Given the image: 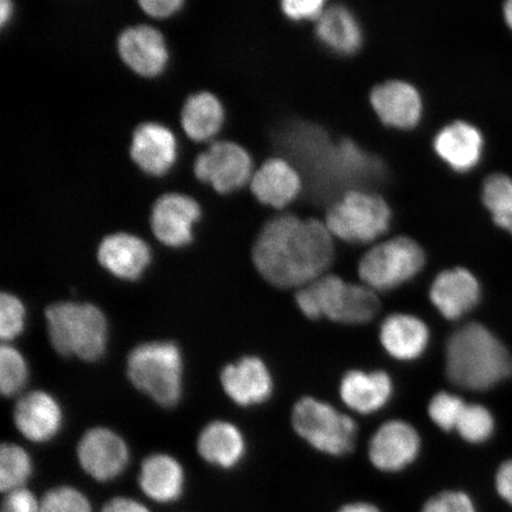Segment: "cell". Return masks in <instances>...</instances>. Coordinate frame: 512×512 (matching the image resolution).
I'll return each instance as SVG.
<instances>
[{"label":"cell","mask_w":512,"mask_h":512,"mask_svg":"<svg viewBox=\"0 0 512 512\" xmlns=\"http://www.w3.org/2000/svg\"><path fill=\"white\" fill-rule=\"evenodd\" d=\"M98 259L101 266L115 277L137 280L150 265L151 251L138 236L118 233L102 240Z\"/></svg>","instance_id":"cell-18"},{"label":"cell","mask_w":512,"mask_h":512,"mask_svg":"<svg viewBox=\"0 0 512 512\" xmlns=\"http://www.w3.org/2000/svg\"><path fill=\"white\" fill-rule=\"evenodd\" d=\"M430 298L446 319L458 320L479 303L480 286L475 275L457 267L438 274L431 286Z\"/></svg>","instance_id":"cell-14"},{"label":"cell","mask_w":512,"mask_h":512,"mask_svg":"<svg viewBox=\"0 0 512 512\" xmlns=\"http://www.w3.org/2000/svg\"><path fill=\"white\" fill-rule=\"evenodd\" d=\"M294 431L316 450L341 457L354 450L357 426L328 403L303 398L293 408Z\"/></svg>","instance_id":"cell-6"},{"label":"cell","mask_w":512,"mask_h":512,"mask_svg":"<svg viewBox=\"0 0 512 512\" xmlns=\"http://www.w3.org/2000/svg\"><path fill=\"white\" fill-rule=\"evenodd\" d=\"M198 453L209 464L232 469L245 454V440L232 424L215 421L202 431L198 438Z\"/></svg>","instance_id":"cell-25"},{"label":"cell","mask_w":512,"mask_h":512,"mask_svg":"<svg viewBox=\"0 0 512 512\" xmlns=\"http://www.w3.org/2000/svg\"><path fill=\"white\" fill-rule=\"evenodd\" d=\"M224 392L240 406L258 405L270 399L273 381L266 364L258 357L248 356L223 369Z\"/></svg>","instance_id":"cell-15"},{"label":"cell","mask_w":512,"mask_h":512,"mask_svg":"<svg viewBox=\"0 0 512 512\" xmlns=\"http://www.w3.org/2000/svg\"><path fill=\"white\" fill-rule=\"evenodd\" d=\"M504 16L507 19L509 27L512 29V0L504 5Z\"/></svg>","instance_id":"cell-43"},{"label":"cell","mask_w":512,"mask_h":512,"mask_svg":"<svg viewBox=\"0 0 512 512\" xmlns=\"http://www.w3.org/2000/svg\"><path fill=\"white\" fill-rule=\"evenodd\" d=\"M336 512H383L376 504L366 501L350 502L342 505Z\"/></svg>","instance_id":"cell-41"},{"label":"cell","mask_w":512,"mask_h":512,"mask_svg":"<svg viewBox=\"0 0 512 512\" xmlns=\"http://www.w3.org/2000/svg\"><path fill=\"white\" fill-rule=\"evenodd\" d=\"M31 475L29 454L17 445L5 444L0 451V490L22 489Z\"/></svg>","instance_id":"cell-29"},{"label":"cell","mask_w":512,"mask_h":512,"mask_svg":"<svg viewBox=\"0 0 512 512\" xmlns=\"http://www.w3.org/2000/svg\"><path fill=\"white\" fill-rule=\"evenodd\" d=\"M139 485L144 494L158 503H171L181 497L184 472L176 459L166 454L147 457L140 471Z\"/></svg>","instance_id":"cell-24"},{"label":"cell","mask_w":512,"mask_h":512,"mask_svg":"<svg viewBox=\"0 0 512 512\" xmlns=\"http://www.w3.org/2000/svg\"><path fill=\"white\" fill-rule=\"evenodd\" d=\"M334 260L326 224L286 214L268 221L253 248L256 270L280 288H303L325 275Z\"/></svg>","instance_id":"cell-1"},{"label":"cell","mask_w":512,"mask_h":512,"mask_svg":"<svg viewBox=\"0 0 512 512\" xmlns=\"http://www.w3.org/2000/svg\"><path fill=\"white\" fill-rule=\"evenodd\" d=\"M495 484L499 497L512 507V459L499 466Z\"/></svg>","instance_id":"cell-39"},{"label":"cell","mask_w":512,"mask_h":512,"mask_svg":"<svg viewBox=\"0 0 512 512\" xmlns=\"http://www.w3.org/2000/svg\"><path fill=\"white\" fill-rule=\"evenodd\" d=\"M0 512H41V507L35 495L22 488L6 494Z\"/></svg>","instance_id":"cell-37"},{"label":"cell","mask_w":512,"mask_h":512,"mask_svg":"<svg viewBox=\"0 0 512 512\" xmlns=\"http://www.w3.org/2000/svg\"><path fill=\"white\" fill-rule=\"evenodd\" d=\"M370 100L383 124L407 130L419 123L422 112L420 94L407 82L381 83L371 92Z\"/></svg>","instance_id":"cell-16"},{"label":"cell","mask_w":512,"mask_h":512,"mask_svg":"<svg viewBox=\"0 0 512 512\" xmlns=\"http://www.w3.org/2000/svg\"><path fill=\"white\" fill-rule=\"evenodd\" d=\"M102 512H150L142 503L125 497H117L108 502Z\"/></svg>","instance_id":"cell-40"},{"label":"cell","mask_w":512,"mask_h":512,"mask_svg":"<svg viewBox=\"0 0 512 512\" xmlns=\"http://www.w3.org/2000/svg\"><path fill=\"white\" fill-rule=\"evenodd\" d=\"M200 217L201 208L194 198L166 194L158 198L152 209L153 234L165 246H187L192 240V227Z\"/></svg>","instance_id":"cell-12"},{"label":"cell","mask_w":512,"mask_h":512,"mask_svg":"<svg viewBox=\"0 0 512 512\" xmlns=\"http://www.w3.org/2000/svg\"><path fill=\"white\" fill-rule=\"evenodd\" d=\"M51 344L63 356L98 361L107 342V322L92 304L57 303L46 310Z\"/></svg>","instance_id":"cell-4"},{"label":"cell","mask_w":512,"mask_h":512,"mask_svg":"<svg viewBox=\"0 0 512 512\" xmlns=\"http://www.w3.org/2000/svg\"><path fill=\"white\" fill-rule=\"evenodd\" d=\"M11 14L12 4L10 2H6V0H2V2H0V23L5 25V23L9 21Z\"/></svg>","instance_id":"cell-42"},{"label":"cell","mask_w":512,"mask_h":512,"mask_svg":"<svg viewBox=\"0 0 512 512\" xmlns=\"http://www.w3.org/2000/svg\"><path fill=\"white\" fill-rule=\"evenodd\" d=\"M284 14L296 21L318 19L325 10L323 0H285L281 3Z\"/></svg>","instance_id":"cell-36"},{"label":"cell","mask_w":512,"mask_h":512,"mask_svg":"<svg viewBox=\"0 0 512 512\" xmlns=\"http://www.w3.org/2000/svg\"><path fill=\"white\" fill-rule=\"evenodd\" d=\"M465 405L466 403L459 396L441 392L435 395L430 402L428 414L441 430L450 432L456 430Z\"/></svg>","instance_id":"cell-32"},{"label":"cell","mask_w":512,"mask_h":512,"mask_svg":"<svg viewBox=\"0 0 512 512\" xmlns=\"http://www.w3.org/2000/svg\"><path fill=\"white\" fill-rule=\"evenodd\" d=\"M380 339L384 350L396 360L414 361L426 351L430 330L419 318L395 313L383 320Z\"/></svg>","instance_id":"cell-21"},{"label":"cell","mask_w":512,"mask_h":512,"mask_svg":"<svg viewBox=\"0 0 512 512\" xmlns=\"http://www.w3.org/2000/svg\"><path fill=\"white\" fill-rule=\"evenodd\" d=\"M316 34L325 46L341 54L354 53L361 46L360 25L342 5L330 6L317 19Z\"/></svg>","instance_id":"cell-26"},{"label":"cell","mask_w":512,"mask_h":512,"mask_svg":"<svg viewBox=\"0 0 512 512\" xmlns=\"http://www.w3.org/2000/svg\"><path fill=\"white\" fill-rule=\"evenodd\" d=\"M420 512H478V509L466 492L445 490L428 498Z\"/></svg>","instance_id":"cell-35"},{"label":"cell","mask_w":512,"mask_h":512,"mask_svg":"<svg viewBox=\"0 0 512 512\" xmlns=\"http://www.w3.org/2000/svg\"><path fill=\"white\" fill-rule=\"evenodd\" d=\"M425 253L406 236L390 239L370 249L358 266L364 285L374 291H389L407 283L425 266Z\"/></svg>","instance_id":"cell-8"},{"label":"cell","mask_w":512,"mask_h":512,"mask_svg":"<svg viewBox=\"0 0 512 512\" xmlns=\"http://www.w3.org/2000/svg\"><path fill=\"white\" fill-rule=\"evenodd\" d=\"M28 380L27 363L21 352L11 345L3 344L0 349V389L5 396L21 392Z\"/></svg>","instance_id":"cell-31"},{"label":"cell","mask_w":512,"mask_h":512,"mask_svg":"<svg viewBox=\"0 0 512 512\" xmlns=\"http://www.w3.org/2000/svg\"><path fill=\"white\" fill-rule=\"evenodd\" d=\"M483 137L475 126L456 121L447 125L434 140V149L457 171L471 170L482 157Z\"/></svg>","instance_id":"cell-23"},{"label":"cell","mask_w":512,"mask_h":512,"mask_svg":"<svg viewBox=\"0 0 512 512\" xmlns=\"http://www.w3.org/2000/svg\"><path fill=\"white\" fill-rule=\"evenodd\" d=\"M253 163L248 152L238 144L219 142L201 153L195 162V175L220 194L243 187L251 178Z\"/></svg>","instance_id":"cell-9"},{"label":"cell","mask_w":512,"mask_h":512,"mask_svg":"<svg viewBox=\"0 0 512 512\" xmlns=\"http://www.w3.org/2000/svg\"><path fill=\"white\" fill-rule=\"evenodd\" d=\"M251 189L261 203L283 208L296 198L302 189V179L296 169L286 160H266L255 172Z\"/></svg>","instance_id":"cell-20"},{"label":"cell","mask_w":512,"mask_h":512,"mask_svg":"<svg viewBox=\"0 0 512 512\" xmlns=\"http://www.w3.org/2000/svg\"><path fill=\"white\" fill-rule=\"evenodd\" d=\"M456 430L469 443L482 444L494 433L495 419L488 408L476 403H466Z\"/></svg>","instance_id":"cell-30"},{"label":"cell","mask_w":512,"mask_h":512,"mask_svg":"<svg viewBox=\"0 0 512 512\" xmlns=\"http://www.w3.org/2000/svg\"><path fill=\"white\" fill-rule=\"evenodd\" d=\"M390 209L376 194L349 190L326 213L325 224L332 235L348 242L368 243L387 232Z\"/></svg>","instance_id":"cell-7"},{"label":"cell","mask_w":512,"mask_h":512,"mask_svg":"<svg viewBox=\"0 0 512 512\" xmlns=\"http://www.w3.org/2000/svg\"><path fill=\"white\" fill-rule=\"evenodd\" d=\"M512 356L492 332L470 323L453 332L446 347V375L454 386L482 392L509 379Z\"/></svg>","instance_id":"cell-2"},{"label":"cell","mask_w":512,"mask_h":512,"mask_svg":"<svg viewBox=\"0 0 512 512\" xmlns=\"http://www.w3.org/2000/svg\"><path fill=\"white\" fill-rule=\"evenodd\" d=\"M296 300L307 318L325 317L343 324H366L381 307L373 288L345 283L335 274H325L300 288Z\"/></svg>","instance_id":"cell-3"},{"label":"cell","mask_w":512,"mask_h":512,"mask_svg":"<svg viewBox=\"0 0 512 512\" xmlns=\"http://www.w3.org/2000/svg\"><path fill=\"white\" fill-rule=\"evenodd\" d=\"M224 111L214 94L201 92L189 96L182 111V125L195 142L213 138L223 124Z\"/></svg>","instance_id":"cell-27"},{"label":"cell","mask_w":512,"mask_h":512,"mask_svg":"<svg viewBox=\"0 0 512 512\" xmlns=\"http://www.w3.org/2000/svg\"><path fill=\"white\" fill-rule=\"evenodd\" d=\"M176 156V138L168 127L146 123L134 131L131 157L146 174L152 176L166 174L174 165Z\"/></svg>","instance_id":"cell-17"},{"label":"cell","mask_w":512,"mask_h":512,"mask_svg":"<svg viewBox=\"0 0 512 512\" xmlns=\"http://www.w3.org/2000/svg\"><path fill=\"white\" fill-rule=\"evenodd\" d=\"M25 323V309L18 298L9 293L0 297V336L8 342L22 334Z\"/></svg>","instance_id":"cell-34"},{"label":"cell","mask_w":512,"mask_h":512,"mask_svg":"<svg viewBox=\"0 0 512 512\" xmlns=\"http://www.w3.org/2000/svg\"><path fill=\"white\" fill-rule=\"evenodd\" d=\"M339 393L352 411L371 414L387 405L393 393V383L383 371L350 370L343 377Z\"/></svg>","instance_id":"cell-22"},{"label":"cell","mask_w":512,"mask_h":512,"mask_svg":"<svg viewBox=\"0 0 512 512\" xmlns=\"http://www.w3.org/2000/svg\"><path fill=\"white\" fill-rule=\"evenodd\" d=\"M40 507L41 512H93L87 497L69 486L48 491Z\"/></svg>","instance_id":"cell-33"},{"label":"cell","mask_w":512,"mask_h":512,"mask_svg":"<svg viewBox=\"0 0 512 512\" xmlns=\"http://www.w3.org/2000/svg\"><path fill=\"white\" fill-rule=\"evenodd\" d=\"M420 452V437L405 421L393 420L382 425L371 438L369 459L377 470L400 472L415 462Z\"/></svg>","instance_id":"cell-10"},{"label":"cell","mask_w":512,"mask_h":512,"mask_svg":"<svg viewBox=\"0 0 512 512\" xmlns=\"http://www.w3.org/2000/svg\"><path fill=\"white\" fill-rule=\"evenodd\" d=\"M118 49L127 66L147 78L162 73L169 59L163 35L149 25L126 29L119 36Z\"/></svg>","instance_id":"cell-13"},{"label":"cell","mask_w":512,"mask_h":512,"mask_svg":"<svg viewBox=\"0 0 512 512\" xmlns=\"http://www.w3.org/2000/svg\"><path fill=\"white\" fill-rule=\"evenodd\" d=\"M139 5L151 17L166 18L181 9L183 2L182 0H140Z\"/></svg>","instance_id":"cell-38"},{"label":"cell","mask_w":512,"mask_h":512,"mask_svg":"<svg viewBox=\"0 0 512 512\" xmlns=\"http://www.w3.org/2000/svg\"><path fill=\"white\" fill-rule=\"evenodd\" d=\"M181 351L171 342L139 345L127 360L128 379L158 405L174 407L182 395Z\"/></svg>","instance_id":"cell-5"},{"label":"cell","mask_w":512,"mask_h":512,"mask_svg":"<svg viewBox=\"0 0 512 512\" xmlns=\"http://www.w3.org/2000/svg\"><path fill=\"white\" fill-rule=\"evenodd\" d=\"M78 456L82 469L89 476L108 482L125 470L128 448L118 434L107 428H93L83 435Z\"/></svg>","instance_id":"cell-11"},{"label":"cell","mask_w":512,"mask_h":512,"mask_svg":"<svg viewBox=\"0 0 512 512\" xmlns=\"http://www.w3.org/2000/svg\"><path fill=\"white\" fill-rule=\"evenodd\" d=\"M15 422L25 438L35 443H44L60 431L61 408L49 394L32 392L17 402Z\"/></svg>","instance_id":"cell-19"},{"label":"cell","mask_w":512,"mask_h":512,"mask_svg":"<svg viewBox=\"0 0 512 512\" xmlns=\"http://www.w3.org/2000/svg\"><path fill=\"white\" fill-rule=\"evenodd\" d=\"M483 202L497 226L512 235V179L502 174L486 178Z\"/></svg>","instance_id":"cell-28"}]
</instances>
